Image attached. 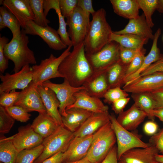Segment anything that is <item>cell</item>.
I'll return each mask as SVG.
<instances>
[{
  "instance_id": "obj_1",
  "label": "cell",
  "mask_w": 163,
  "mask_h": 163,
  "mask_svg": "<svg viewBox=\"0 0 163 163\" xmlns=\"http://www.w3.org/2000/svg\"><path fill=\"white\" fill-rule=\"evenodd\" d=\"M58 70L72 86L83 85L93 73L86 57L84 42L74 46L61 63Z\"/></svg>"
},
{
  "instance_id": "obj_2",
  "label": "cell",
  "mask_w": 163,
  "mask_h": 163,
  "mask_svg": "<svg viewBox=\"0 0 163 163\" xmlns=\"http://www.w3.org/2000/svg\"><path fill=\"white\" fill-rule=\"evenodd\" d=\"M86 35L84 41L86 54H91L100 50L110 41L113 32L107 21L106 12L101 8L92 14Z\"/></svg>"
},
{
  "instance_id": "obj_3",
  "label": "cell",
  "mask_w": 163,
  "mask_h": 163,
  "mask_svg": "<svg viewBox=\"0 0 163 163\" xmlns=\"http://www.w3.org/2000/svg\"><path fill=\"white\" fill-rule=\"evenodd\" d=\"M29 43L28 36L21 29V33L13 37L4 47V55L14 63V73L19 72L26 65L36 64L34 53L28 46Z\"/></svg>"
},
{
  "instance_id": "obj_4",
  "label": "cell",
  "mask_w": 163,
  "mask_h": 163,
  "mask_svg": "<svg viewBox=\"0 0 163 163\" xmlns=\"http://www.w3.org/2000/svg\"><path fill=\"white\" fill-rule=\"evenodd\" d=\"M116 142L110 121L93 134L92 141L86 157L91 163H101Z\"/></svg>"
},
{
  "instance_id": "obj_5",
  "label": "cell",
  "mask_w": 163,
  "mask_h": 163,
  "mask_svg": "<svg viewBox=\"0 0 163 163\" xmlns=\"http://www.w3.org/2000/svg\"><path fill=\"white\" fill-rule=\"evenodd\" d=\"M72 46H68L58 57L51 54L48 58L41 60L39 65L32 66V82L35 86L37 87L51 78H63L59 72V68L62 61L70 53Z\"/></svg>"
},
{
  "instance_id": "obj_6",
  "label": "cell",
  "mask_w": 163,
  "mask_h": 163,
  "mask_svg": "<svg viewBox=\"0 0 163 163\" xmlns=\"http://www.w3.org/2000/svg\"><path fill=\"white\" fill-rule=\"evenodd\" d=\"M74 137V133L59 125L52 134L43 139V152L34 163H41L58 152H64Z\"/></svg>"
},
{
  "instance_id": "obj_7",
  "label": "cell",
  "mask_w": 163,
  "mask_h": 163,
  "mask_svg": "<svg viewBox=\"0 0 163 163\" xmlns=\"http://www.w3.org/2000/svg\"><path fill=\"white\" fill-rule=\"evenodd\" d=\"M120 50L119 44L110 41L98 52L86 56L93 72L107 71L120 59Z\"/></svg>"
},
{
  "instance_id": "obj_8",
  "label": "cell",
  "mask_w": 163,
  "mask_h": 163,
  "mask_svg": "<svg viewBox=\"0 0 163 163\" xmlns=\"http://www.w3.org/2000/svg\"><path fill=\"white\" fill-rule=\"evenodd\" d=\"M110 121L116 136L118 160L128 150L135 148H146L151 145L149 143L142 140L137 133L130 132L122 127L113 114L110 115Z\"/></svg>"
},
{
  "instance_id": "obj_9",
  "label": "cell",
  "mask_w": 163,
  "mask_h": 163,
  "mask_svg": "<svg viewBox=\"0 0 163 163\" xmlns=\"http://www.w3.org/2000/svg\"><path fill=\"white\" fill-rule=\"evenodd\" d=\"M41 85L50 88L55 93L60 103L59 110L61 116H66V108L75 102V94L82 90H85L83 86L78 87L72 86L64 79L63 82L61 84L53 83L48 80Z\"/></svg>"
},
{
  "instance_id": "obj_10",
  "label": "cell",
  "mask_w": 163,
  "mask_h": 163,
  "mask_svg": "<svg viewBox=\"0 0 163 163\" xmlns=\"http://www.w3.org/2000/svg\"><path fill=\"white\" fill-rule=\"evenodd\" d=\"M0 78L2 82L0 85V94L17 89L22 90L27 88L32 81V68L27 65L14 74L6 73L4 75L1 74Z\"/></svg>"
},
{
  "instance_id": "obj_11",
  "label": "cell",
  "mask_w": 163,
  "mask_h": 163,
  "mask_svg": "<svg viewBox=\"0 0 163 163\" xmlns=\"http://www.w3.org/2000/svg\"><path fill=\"white\" fill-rule=\"evenodd\" d=\"M68 32L74 46L84 42L90 22L82 10L78 6L73 13L67 18Z\"/></svg>"
},
{
  "instance_id": "obj_12",
  "label": "cell",
  "mask_w": 163,
  "mask_h": 163,
  "mask_svg": "<svg viewBox=\"0 0 163 163\" xmlns=\"http://www.w3.org/2000/svg\"><path fill=\"white\" fill-rule=\"evenodd\" d=\"M24 30L27 34L39 36L53 50H60L68 47L61 39L57 31L48 25L41 26L30 20L27 23Z\"/></svg>"
},
{
  "instance_id": "obj_13",
  "label": "cell",
  "mask_w": 163,
  "mask_h": 163,
  "mask_svg": "<svg viewBox=\"0 0 163 163\" xmlns=\"http://www.w3.org/2000/svg\"><path fill=\"white\" fill-rule=\"evenodd\" d=\"M163 87V72H156L126 83L123 89L127 93L150 92Z\"/></svg>"
},
{
  "instance_id": "obj_14",
  "label": "cell",
  "mask_w": 163,
  "mask_h": 163,
  "mask_svg": "<svg viewBox=\"0 0 163 163\" xmlns=\"http://www.w3.org/2000/svg\"><path fill=\"white\" fill-rule=\"evenodd\" d=\"M14 105L21 107L28 112L36 111L46 113V108L37 88L31 82L24 89L20 91Z\"/></svg>"
},
{
  "instance_id": "obj_15",
  "label": "cell",
  "mask_w": 163,
  "mask_h": 163,
  "mask_svg": "<svg viewBox=\"0 0 163 163\" xmlns=\"http://www.w3.org/2000/svg\"><path fill=\"white\" fill-rule=\"evenodd\" d=\"M12 137V142L19 152L42 144L44 139L34 131L30 124L19 127L18 133Z\"/></svg>"
},
{
  "instance_id": "obj_16",
  "label": "cell",
  "mask_w": 163,
  "mask_h": 163,
  "mask_svg": "<svg viewBox=\"0 0 163 163\" xmlns=\"http://www.w3.org/2000/svg\"><path fill=\"white\" fill-rule=\"evenodd\" d=\"M93 134L75 137L70 142L62 155V163L74 161L82 159L87 155L91 146Z\"/></svg>"
},
{
  "instance_id": "obj_17",
  "label": "cell",
  "mask_w": 163,
  "mask_h": 163,
  "mask_svg": "<svg viewBox=\"0 0 163 163\" xmlns=\"http://www.w3.org/2000/svg\"><path fill=\"white\" fill-rule=\"evenodd\" d=\"M0 2L1 5L5 7L17 19L21 29H25L29 21L34 20L29 0H4Z\"/></svg>"
},
{
  "instance_id": "obj_18",
  "label": "cell",
  "mask_w": 163,
  "mask_h": 163,
  "mask_svg": "<svg viewBox=\"0 0 163 163\" xmlns=\"http://www.w3.org/2000/svg\"><path fill=\"white\" fill-rule=\"evenodd\" d=\"M158 153L156 148L151 145L146 148H133L123 153L118 160V163H158L155 155Z\"/></svg>"
},
{
  "instance_id": "obj_19",
  "label": "cell",
  "mask_w": 163,
  "mask_h": 163,
  "mask_svg": "<svg viewBox=\"0 0 163 163\" xmlns=\"http://www.w3.org/2000/svg\"><path fill=\"white\" fill-rule=\"evenodd\" d=\"M37 88L47 113L58 125L64 126L59 110L60 103L55 92L50 88L42 85H38Z\"/></svg>"
},
{
  "instance_id": "obj_20",
  "label": "cell",
  "mask_w": 163,
  "mask_h": 163,
  "mask_svg": "<svg viewBox=\"0 0 163 163\" xmlns=\"http://www.w3.org/2000/svg\"><path fill=\"white\" fill-rule=\"evenodd\" d=\"M75 97L76 100L74 103L66 108L77 107L94 113L108 111V107L104 104L100 99L90 96L85 90H82L76 93Z\"/></svg>"
},
{
  "instance_id": "obj_21",
  "label": "cell",
  "mask_w": 163,
  "mask_h": 163,
  "mask_svg": "<svg viewBox=\"0 0 163 163\" xmlns=\"http://www.w3.org/2000/svg\"><path fill=\"white\" fill-rule=\"evenodd\" d=\"M107 72H93L84 83L82 86L90 96L100 99L104 97L109 89L107 77Z\"/></svg>"
},
{
  "instance_id": "obj_22",
  "label": "cell",
  "mask_w": 163,
  "mask_h": 163,
  "mask_svg": "<svg viewBox=\"0 0 163 163\" xmlns=\"http://www.w3.org/2000/svg\"><path fill=\"white\" fill-rule=\"evenodd\" d=\"M110 121L108 111L93 113L75 132V137H82L92 135Z\"/></svg>"
},
{
  "instance_id": "obj_23",
  "label": "cell",
  "mask_w": 163,
  "mask_h": 163,
  "mask_svg": "<svg viewBox=\"0 0 163 163\" xmlns=\"http://www.w3.org/2000/svg\"><path fill=\"white\" fill-rule=\"evenodd\" d=\"M151 28L143 13L136 18L129 19L128 24L123 29L113 32L118 35L133 34L153 40L154 35Z\"/></svg>"
},
{
  "instance_id": "obj_24",
  "label": "cell",
  "mask_w": 163,
  "mask_h": 163,
  "mask_svg": "<svg viewBox=\"0 0 163 163\" xmlns=\"http://www.w3.org/2000/svg\"><path fill=\"white\" fill-rule=\"evenodd\" d=\"M146 117L147 114L134 103L128 110L119 114L116 118L122 127L129 131L135 130Z\"/></svg>"
},
{
  "instance_id": "obj_25",
  "label": "cell",
  "mask_w": 163,
  "mask_h": 163,
  "mask_svg": "<svg viewBox=\"0 0 163 163\" xmlns=\"http://www.w3.org/2000/svg\"><path fill=\"white\" fill-rule=\"evenodd\" d=\"M66 116H62L63 125L73 133L77 130L94 113L77 107L66 108Z\"/></svg>"
},
{
  "instance_id": "obj_26",
  "label": "cell",
  "mask_w": 163,
  "mask_h": 163,
  "mask_svg": "<svg viewBox=\"0 0 163 163\" xmlns=\"http://www.w3.org/2000/svg\"><path fill=\"white\" fill-rule=\"evenodd\" d=\"M59 126L47 112L39 113L31 124L34 131L43 139L52 134Z\"/></svg>"
},
{
  "instance_id": "obj_27",
  "label": "cell",
  "mask_w": 163,
  "mask_h": 163,
  "mask_svg": "<svg viewBox=\"0 0 163 163\" xmlns=\"http://www.w3.org/2000/svg\"><path fill=\"white\" fill-rule=\"evenodd\" d=\"M161 30L158 28L154 34L153 43L148 54L145 56L143 63L140 68L134 74L127 77L124 80V84L138 78L151 64L157 61L161 57L159 48L157 46L158 39L161 34Z\"/></svg>"
},
{
  "instance_id": "obj_28",
  "label": "cell",
  "mask_w": 163,
  "mask_h": 163,
  "mask_svg": "<svg viewBox=\"0 0 163 163\" xmlns=\"http://www.w3.org/2000/svg\"><path fill=\"white\" fill-rule=\"evenodd\" d=\"M114 12L123 18L129 19L139 16L140 9L137 0H110Z\"/></svg>"
},
{
  "instance_id": "obj_29",
  "label": "cell",
  "mask_w": 163,
  "mask_h": 163,
  "mask_svg": "<svg viewBox=\"0 0 163 163\" xmlns=\"http://www.w3.org/2000/svg\"><path fill=\"white\" fill-rule=\"evenodd\" d=\"M149 39L136 35L126 34L118 35L112 32L110 37V41H114L120 46L129 49H139L143 48Z\"/></svg>"
},
{
  "instance_id": "obj_30",
  "label": "cell",
  "mask_w": 163,
  "mask_h": 163,
  "mask_svg": "<svg viewBox=\"0 0 163 163\" xmlns=\"http://www.w3.org/2000/svg\"><path fill=\"white\" fill-rule=\"evenodd\" d=\"M128 64L124 63L120 59L111 66L107 72V77L109 89L121 87L124 85Z\"/></svg>"
},
{
  "instance_id": "obj_31",
  "label": "cell",
  "mask_w": 163,
  "mask_h": 163,
  "mask_svg": "<svg viewBox=\"0 0 163 163\" xmlns=\"http://www.w3.org/2000/svg\"><path fill=\"white\" fill-rule=\"evenodd\" d=\"M131 97L136 105L147 114L149 119L154 121V118L152 115V112L155 108L156 104L150 93H132Z\"/></svg>"
},
{
  "instance_id": "obj_32",
  "label": "cell",
  "mask_w": 163,
  "mask_h": 163,
  "mask_svg": "<svg viewBox=\"0 0 163 163\" xmlns=\"http://www.w3.org/2000/svg\"><path fill=\"white\" fill-rule=\"evenodd\" d=\"M19 153L12 141V136H1L0 140V161L3 163H15Z\"/></svg>"
},
{
  "instance_id": "obj_33",
  "label": "cell",
  "mask_w": 163,
  "mask_h": 163,
  "mask_svg": "<svg viewBox=\"0 0 163 163\" xmlns=\"http://www.w3.org/2000/svg\"><path fill=\"white\" fill-rule=\"evenodd\" d=\"M0 15L2 18L6 27H8L11 31L13 37L21 33V27L18 20L3 6L0 7Z\"/></svg>"
},
{
  "instance_id": "obj_34",
  "label": "cell",
  "mask_w": 163,
  "mask_h": 163,
  "mask_svg": "<svg viewBox=\"0 0 163 163\" xmlns=\"http://www.w3.org/2000/svg\"><path fill=\"white\" fill-rule=\"evenodd\" d=\"M44 146L42 144L35 147L19 152L15 163H34L42 153Z\"/></svg>"
},
{
  "instance_id": "obj_35",
  "label": "cell",
  "mask_w": 163,
  "mask_h": 163,
  "mask_svg": "<svg viewBox=\"0 0 163 163\" xmlns=\"http://www.w3.org/2000/svg\"><path fill=\"white\" fill-rule=\"evenodd\" d=\"M29 1L34 16V22L38 25L42 27L48 25L50 22L44 14L43 0H29Z\"/></svg>"
},
{
  "instance_id": "obj_36",
  "label": "cell",
  "mask_w": 163,
  "mask_h": 163,
  "mask_svg": "<svg viewBox=\"0 0 163 163\" xmlns=\"http://www.w3.org/2000/svg\"><path fill=\"white\" fill-rule=\"evenodd\" d=\"M59 19V27L57 32L63 42L67 46H72V42L67 31V24L65 20V18L61 13L59 5V0L56 4L54 8Z\"/></svg>"
},
{
  "instance_id": "obj_37",
  "label": "cell",
  "mask_w": 163,
  "mask_h": 163,
  "mask_svg": "<svg viewBox=\"0 0 163 163\" xmlns=\"http://www.w3.org/2000/svg\"><path fill=\"white\" fill-rule=\"evenodd\" d=\"M140 9L144 12L146 21L152 28L154 25L152 18V15L157 9L158 0H137Z\"/></svg>"
},
{
  "instance_id": "obj_38",
  "label": "cell",
  "mask_w": 163,
  "mask_h": 163,
  "mask_svg": "<svg viewBox=\"0 0 163 163\" xmlns=\"http://www.w3.org/2000/svg\"><path fill=\"white\" fill-rule=\"evenodd\" d=\"M5 107L0 106V133L2 134L8 133L15 121Z\"/></svg>"
},
{
  "instance_id": "obj_39",
  "label": "cell",
  "mask_w": 163,
  "mask_h": 163,
  "mask_svg": "<svg viewBox=\"0 0 163 163\" xmlns=\"http://www.w3.org/2000/svg\"><path fill=\"white\" fill-rule=\"evenodd\" d=\"M8 113L15 120L26 122L30 119L31 114L21 107L17 105L5 107Z\"/></svg>"
},
{
  "instance_id": "obj_40",
  "label": "cell",
  "mask_w": 163,
  "mask_h": 163,
  "mask_svg": "<svg viewBox=\"0 0 163 163\" xmlns=\"http://www.w3.org/2000/svg\"><path fill=\"white\" fill-rule=\"evenodd\" d=\"M129 94L120 87L109 89L105 94L104 101L109 104H112L116 101L122 98L128 97Z\"/></svg>"
},
{
  "instance_id": "obj_41",
  "label": "cell",
  "mask_w": 163,
  "mask_h": 163,
  "mask_svg": "<svg viewBox=\"0 0 163 163\" xmlns=\"http://www.w3.org/2000/svg\"><path fill=\"white\" fill-rule=\"evenodd\" d=\"M145 50L143 48L139 49H132L120 46V59L124 63L128 64L137 56L141 54H145Z\"/></svg>"
},
{
  "instance_id": "obj_42",
  "label": "cell",
  "mask_w": 163,
  "mask_h": 163,
  "mask_svg": "<svg viewBox=\"0 0 163 163\" xmlns=\"http://www.w3.org/2000/svg\"><path fill=\"white\" fill-rule=\"evenodd\" d=\"M78 0H59L60 10L62 16L67 18L73 12L77 6Z\"/></svg>"
},
{
  "instance_id": "obj_43",
  "label": "cell",
  "mask_w": 163,
  "mask_h": 163,
  "mask_svg": "<svg viewBox=\"0 0 163 163\" xmlns=\"http://www.w3.org/2000/svg\"><path fill=\"white\" fill-rule=\"evenodd\" d=\"M20 93V91L14 90L9 92L0 94V106L6 107L14 105Z\"/></svg>"
},
{
  "instance_id": "obj_44",
  "label": "cell",
  "mask_w": 163,
  "mask_h": 163,
  "mask_svg": "<svg viewBox=\"0 0 163 163\" xmlns=\"http://www.w3.org/2000/svg\"><path fill=\"white\" fill-rule=\"evenodd\" d=\"M145 57L144 54L139 55L134 58L128 64L124 81L127 77L135 73L140 68L143 63Z\"/></svg>"
},
{
  "instance_id": "obj_45",
  "label": "cell",
  "mask_w": 163,
  "mask_h": 163,
  "mask_svg": "<svg viewBox=\"0 0 163 163\" xmlns=\"http://www.w3.org/2000/svg\"><path fill=\"white\" fill-rule=\"evenodd\" d=\"M8 40V39L5 36L0 37V72L2 73H4L8 67V60L4 56L3 50Z\"/></svg>"
},
{
  "instance_id": "obj_46",
  "label": "cell",
  "mask_w": 163,
  "mask_h": 163,
  "mask_svg": "<svg viewBox=\"0 0 163 163\" xmlns=\"http://www.w3.org/2000/svg\"><path fill=\"white\" fill-rule=\"evenodd\" d=\"M158 72H163V55L159 59L151 64L137 78Z\"/></svg>"
},
{
  "instance_id": "obj_47",
  "label": "cell",
  "mask_w": 163,
  "mask_h": 163,
  "mask_svg": "<svg viewBox=\"0 0 163 163\" xmlns=\"http://www.w3.org/2000/svg\"><path fill=\"white\" fill-rule=\"evenodd\" d=\"M149 143L155 146L159 152L163 154V128L152 136L149 139Z\"/></svg>"
},
{
  "instance_id": "obj_48",
  "label": "cell",
  "mask_w": 163,
  "mask_h": 163,
  "mask_svg": "<svg viewBox=\"0 0 163 163\" xmlns=\"http://www.w3.org/2000/svg\"><path fill=\"white\" fill-rule=\"evenodd\" d=\"M92 4L91 0H78L77 6L81 8L86 18L89 21L90 14H93L96 11L93 7Z\"/></svg>"
},
{
  "instance_id": "obj_49",
  "label": "cell",
  "mask_w": 163,
  "mask_h": 163,
  "mask_svg": "<svg viewBox=\"0 0 163 163\" xmlns=\"http://www.w3.org/2000/svg\"><path fill=\"white\" fill-rule=\"evenodd\" d=\"M130 100V97H126L116 101L112 104V110L116 114H119L124 111V108Z\"/></svg>"
},
{
  "instance_id": "obj_50",
  "label": "cell",
  "mask_w": 163,
  "mask_h": 163,
  "mask_svg": "<svg viewBox=\"0 0 163 163\" xmlns=\"http://www.w3.org/2000/svg\"><path fill=\"white\" fill-rule=\"evenodd\" d=\"M150 93L155 103V109L163 108V87Z\"/></svg>"
},
{
  "instance_id": "obj_51",
  "label": "cell",
  "mask_w": 163,
  "mask_h": 163,
  "mask_svg": "<svg viewBox=\"0 0 163 163\" xmlns=\"http://www.w3.org/2000/svg\"><path fill=\"white\" fill-rule=\"evenodd\" d=\"M158 129V125L153 120L146 122L143 126L144 132L148 135H153L157 133Z\"/></svg>"
},
{
  "instance_id": "obj_52",
  "label": "cell",
  "mask_w": 163,
  "mask_h": 163,
  "mask_svg": "<svg viewBox=\"0 0 163 163\" xmlns=\"http://www.w3.org/2000/svg\"><path fill=\"white\" fill-rule=\"evenodd\" d=\"M101 163H118L117 146L115 145L110 151Z\"/></svg>"
},
{
  "instance_id": "obj_53",
  "label": "cell",
  "mask_w": 163,
  "mask_h": 163,
  "mask_svg": "<svg viewBox=\"0 0 163 163\" xmlns=\"http://www.w3.org/2000/svg\"><path fill=\"white\" fill-rule=\"evenodd\" d=\"M63 154L62 152H58L41 163H62Z\"/></svg>"
},
{
  "instance_id": "obj_54",
  "label": "cell",
  "mask_w": 163,
  "mask_h": 163,
  "mask_svg": "<svg viewBox=\"0 0 163 163\" xmlns=\"http://www.w3.org/2000/svg\"><path fill=\"white\" fill-rule=\"evenodd\" d=\"M152 116L158 117L161 121L163 120V108L155 109L152 112Z\"/></svg>"
},
{
  "instance_id": "obj_55",
  "label": "cell",
  "mask_w": 163,
  "mask_h": 163,
  "mask_svg": "<svg viewBox=\"0 0 163 163\" xmlns=\"http://www.w3.org/2000/svg\"><path fill=\"white\" fill-rule=\"evenodd\" d=\"M62 163H91L87 159L86 157L85 156V157L82 158V159L74 161L67 162H63Z\"/></svg>"
},
{
  "instance_id": "obj_56",
  "label": "cell",
  "mask_w": 163,
  "mask_h": 163,
  "mask_svg": "<svg viewBox=\"0 0 163 163\" xmlns=\"http://www.w3.org/2000/svg\"><path fill=\"white\" fill-rule=\"evenodd\" d=\"M156 10L159 12L163 13V0H158Z\"/></svg>"
},
{
  "instance_id": "obj_57",
  "label": "cell",
  "mask_w": 163,
  "mask_h": 163,
  "mask_svg": "<svg viewBox=\"0 0 163 163\" xmlns=\"http://www.w3.org/2000/svg\"><path fill=\"white\" fill-rule=\"evenodd\" d=\"M155 158L158 162L163 163V154H159L158 153L156 155Z\"/></svg>"
},
{
  "instance_id": "obj_58",
  "label": "cell",
  "mask_w": 163,
  "mask_h": 163,
  "mask_svg": "<svg viewBox=\"0 0 163 163\" xmlns=\"http://www.w3.org/2000/svg\"><path fill=\"white\" fill-rule=\"evenodd\" d=\"M6 27L2 16L0 15V30H2Z\"/></svg>"
},
{
  "instance_id": "obj_59",
  "label": "cell",
  "mask_w": 163,
  "mask_h": 163,
  "mask_svg": "<svg viewBox=\"0 0 163 163\" xmlns=\"http://www.w3.org/2000/svg\"><path fill=\"white\" fill-rule=\"evenodd\" d=\"M161 121H162V122H163V120H162Z\"/></svg>"
},
{
  "instance_id": "obj_60",
  "label": "cell",
  "mask_w": 163,
  "mask_h": 163,
  "mask_svg": "<svg viewBox=\"0 0 163 163\" xmlns=\"http://www.w3.org/2000/svg\"><path fill=\"white\" fill-rule=\"evenodd\" d=\"M158 163H159V162H158Z\"/></svg>"
}]
</instances>
